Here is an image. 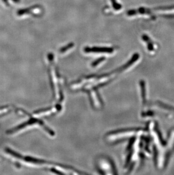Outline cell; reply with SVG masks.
Listing matches in <instances>:
<instances>
[{"label":"cell","mask_w":174,"mask_h":175,"mask_svg":"<svg viewBox=\"0 0 174 175\" xmlns=\"http://www.w3.org/2000/svg\"><path fill=\"white\" fill-rule=\"evenodd\" d=\"M84 51L86 53H112L114 51L113 48L110 47H94L92 48L85 47Z\"/></svg>","instance_id":"obj_1"},{"label":"cell","mask_w":174,"mask_h":175,"mask_svg":"<svg viewBox=\"0 0 174 175\" xmlns=\"http://www.w3.org/2000/svg\"><path fill=\"white\" fill-rule=\"evenodd\" d=\"M39 7H40V6L39 5H34V6H32L30 8H26V9H22L21 10H19L17 12V14L18 15H23L24 14H28V13H30L31 12V11L36 9V8H38Z\"/></svg>","instance_id":"obj_2"},{"label":"cell","mask_w":174,"mask_h":175,"mask_svg":"<svg viewBox=\"0 0 174 175\" xmlns=\"http://www.w3.org/2000/svg\"><path fill=\"white\" fill-rule=\"evenodd\" d=\"M142 38L143 39V40L146 42L148 43V48L150 51H152L153 50V44L152 43L150 40V39H149V38L145 34H143L142 36Z\"/></svg>","instance_id":"obj_3"},{"label":"cell","mask_w":174,"mask_h":175,"mask_svg":"<svg viewBox=\"0 0 174 175\" xmlns=\"http://www.w3.org/2000/svg\"><path fill=\"white\" fill-rule=\"evenodd\" d=\"M73 46H74V43H69V44H68L67 45H66V46H64V47H63L61 48L60 51L61 53H64V52L67 51V50L71 49L72 47H73Z\"/></svg>","instance_id":"obj_4"},{"label":"cell","mask_w":174,"mask_h":175,"mask_svg":"<svg viewBox=\"0 0 174 175\" xmlns=\"http://www.w3.org/2000/svg\"><path fill=\"white\" fill-rule=\"evenodd\" d=\"M112 3L113 4V8L116 10H119L122 8V5L116 1V0H111Z\"/></svg>","instance_id":"obj_5"},{"label":"cell","mask_w":174,"mask_h":175,"mask_svg":"<svg viewBox=\"0 0 174 175\" xmlns=\"http://www.w3.org/2000/svg\"><path fill=\"white\" fill-rule=\"evenodd\" d=\"M105 60V58L104 57H101V58H100V59H97V60H96L95 61H94V62H93L92 66H96V65H97L98 64H99L100 63H101V62L103 61V60Z\"/></svg>","instance_id":"obj_6"},{"label":"cell","mask_w":174,"mask_h":175,"mask_svg":"<svg viewBox=\"0 0 174 175\" xmlns=\"http://www.w3.org/2000/svg\"><path fill=\"white\" fill-rule=\"evenodd\" d=\"M2 1L5 3V5H6L7 6H9V3L8 0H2Z\"/></svg>","instance_id":"obj_7"},{"label":"cell","mask_w":174,"mask_h":175,"mask_svg":"<svg viewBox=\"0 0 174 175\" xmlns=\"http://www.w3.org/2000/svg\"><path fill=\"white\" fill-rule=\"evenodd\" d=\"M13 2H16V3H18V2H19L20 1H21V0H12Z\"/></svg>","instance_id":"obj_8"}]
</instances>
